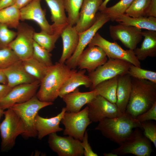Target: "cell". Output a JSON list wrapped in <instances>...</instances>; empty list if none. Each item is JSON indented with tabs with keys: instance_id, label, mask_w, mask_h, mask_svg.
Instances as JSON below:
<instances>
[{
	"instance_id": "4316f807",
	"label": "cell",
	"mask_w": 156,
	"mask_h": 156,
	"mask_svg": "<svg viewBox=\"0 0 156 156\" xmlns=\"http://www.w3.org/2000/svg\"><path fill=\"white\" fill-rule=\"evenodd\" d=\"M114 21L141 29L156 31V17L153 16L133 17L124 14L116 17Z\"/></svg>"
},
{
	"instance_id": "ba28073f",
	"label": "cell",
	"mask_w": 156,
	"mask_h": 156,
	"mask_svg": "<svg viewBox=\"0 0 156 156\" xmlns=\"http://www.w3.org/2000/svg\"><path fill=\"white\" fill-rule=\"evenodd\" d=\"M131 64L124 60L109 59L103 64L88 73V76L92 83L90 89H94L98 84L102 81L127 74Z\"/></svg>"
},
{
	"instance_id": "d590c367",
	"label": "cell",
	"mask_w": 156,
	"mask_h": 156,
	"mask_svg": "<svg viewBox=\"0 0 156 156\" xmlns=\"http://www.w3.org/2000/svg\"><path fill=\"white\" fill-rule=\"evenodd\" d=\"M127 74L131 77L139 79L146 80L156 83V72L141 68L131 64Z\"/></svg>"
},
{
	"instance_id": "3957f363",
	"label": "cell",
	"mask_w": 156,
	"mask_h": 156,
	"mask_svg": "<svg viewBox=\"0 0 156 156\" xmlns=\"http://www.w3.org/2000/svg\"><path fill=\"white\" fill-rule=\"evenodd\" d=\"M142 129L141 122L129 113L125 112L113 118H105L99 122L95 129L119 145L129 136L133 129Z\"/></svg>"
},
{
	"instance_id": "484cf974",
	"label": "cell",
	"mask_w": 156,
	"mask_h": 156,
	"mask_svg": "<svg viewBox=\"0 0 156 156\" xmlns=\"http://www.w3.org/2000/svg\"><path fill=\"white\" fill-rule=\"evenodd\" d=\"M51 13L52 25L55 31L68 25L63 0H44Z\"/></svg>"
},
{
	"instance_id": "7c38bea8",
	"label": "cell",
	"mask_w": 156,
	"mask_h": 156,
	"mask_svg": "<svg viewBox=\"0 0 156 156\" xmlns=\"http://www.w3.org/2000/svg\"><path fill=\"white\" fill-rule=\"evenodd\" d=\"M50 148L59 156H82L83 149L81 141L69 135L62 136L54 133L49 135Z\"/></svg>"
},
{
	"instance_id": "836d02e7",
	"label": "cell",
	"mask_w": 156,
	"mask_h": 156,
	"mask_svg": "<svg viewBox=\"0 0 156 156\" xmlns=\"http://www.w3.org/2000/svg\"><path fill=\"white\" fill-rule=\"evenodd\" d=\"M134 0H121L115 5L106 7L101 11L107 15L110 20L114 21L117 16L124 14Z\"/></svg>"
},
{
	"instance_id": "9c48e42d",
	"label": "cell",
	"mask_w": 156,
	"mask_h": 156,
	"mask_svg": "<svg viewBox=\"0 0 156 156\" xmlns=\"http://www.w3.org/2000/svg\"><path fill=\"white\" fill-rule=\"evenodd\" d=\"M61 122L65 127L64 135L71 136L81 141L87 128L92 122L88 116L87 106L78 112H66Z\"/></svg>"
},
{
	"instance_id": "8d00e7d4",
	"label": "cell",
	"mask_w": 156,
	"mask_h": 156,
	"mask_svg": "<svg viewBox=\"0 0 156 156\" xmlns=\"http://www.w3.org/2000/svg\"><path fill=\"white\" fill-rule=\"evenodd\" d=\"M20 60L9 47L0 49V68L4 69Z\"/></svg>"
},
{
	"instance_id": "e0dca14e",
	"label": "cell",
	"mask_w": 156,
	"mask_h": 156,
	"mask_svg": "<svg viewBox=\"0 0 156 156\" xmlns=\"http://www.w3.org/2000/svg\"><path fill=\"white\" fill-rule=\"evenodd\" d=\"M88 46L79 56L77 67L80 70L85 69L90 73L105 64L107 59L105 53L100 47Z\"/></svg>"
},
{
	"instance_id": "8fae6325",
	"label": "cell",
	"mask_w": 156,
	"mask_h": 156,
	"mask_svg": "<svg viewBox=\"0 0 156 156\" xmlns=\"http://www.w3.org/2000/svg\"><path fill=\"white\" fill-rule=\"evenodd\" d=\"M110 20L106 14L100 11L97 13L96 20L89 28L79 33L78 44L75 52L65 62V64L71 69H75L79 57L94 37L97 31Z\"/></svg>"
},
{
	"instance_id": "4dcf8cb0",
	"label": "cell",
	"mask_w": 156,
	"mask_h": 156,
	"mask_svg": "<svg viewBox=\"0 0 156 156\" xmlns=\"http://www.w3.org/2000/svg\"><path fill=\"white\" fill-rule=\"evenodd\" d=\"M22 62L26 71L40 81L44 77L49 67L43 65L32 57Z\"/></svg>"
},
{
	"instance_id": "52a82bcc",
	"label": "cell",
	"mask_w": 156,
	"mask_h": 156,
	"mask_svg": "<svg viewBox=\"0 0 156 156\" xmlns=\"http://www.w3.org/2000/svg\"><path fill=\"white\" fill-rule=\"evenodd\" d=\"M16 29V36L9 44L8 47L20 60L23 61L32 57L35 31L32 26L24 23H20Z\"/></svg>"
},
{
	"instance_id": "7402d4cb",
	"label": "cell",
	"mask_w": 156,
	"mask_h": 156,
	"mask_svg": "<svg viewBox=\"0 0 156 156\" xmlns=\"http://www.w3.org/2000/svg\"><path fill=\"white\" fill-rule=\"evenodd\" d=\"M60 36L62 40L63 48L58 62L65 63L77 49L79 40V32L75 25L71 26L68 24L63 29Z\"/></svg>"
},
{
	"instance_id": "30bf717a",
	"label": "cell",
	"mask_w": 156,
	"mask_h": 156,
	"mask_svg": "<svg viewBox=\"0 0 156 156\" xmlns=\"http://www.w3.org/2000/svg\"><path fill=\"white\" fill-rule=\"evenodd\" d=\"M88 45L96 46L102 48L109 59H117L128 62L141 67L140 61L135 56L133 50H125L117 42H110L97 33Z\"/></svg>"
},
{
	"instance_id": "d4e9b609",
	"label": "cell",
	"mask_w": 156,
	"mask_h": 156,
	"mask_svg": "<svg viewBox=\"0 0 156 156\" xmlns=\"http://www.w3.org/2000/svg\"><path fill=\"white\" fill-rule=\"evenodd\" d=\"M142 34L144 38L141 47L133 50L140 61L144 60L148 57L156 56V31L148 30L142 31Z\"/></svg>"
},
{
	"instance_id": "f546056e",
	"label": "cell",
	"mask_w": 156,
	"mask_h": 156,
	"mask_svg": "<svg viewBox=\"0 0 156 156\" xmlns=\"http://www.w3.org/2000/svg\"><path fill=\"white\" fill-rule=\"evenodd\" d=\"M20 20V9L14 5L0 10V23L16 29Z\"/></svg>"
},
{
	"instance_id": "d6a6232c",
	"label": "cell",
	"mask_w": 156,
	"mask_h": 156,
	"mask_svg": "<svg viewBox=\"0 0 156 156\" xmlns=\"http://www.w3.org/2000/svg\"><path fill=\"white\" fill-rule=\"evenodd\" d=\"M84 0H63L65 10L68 14V24L74 26L77 23L80 10Z\"/></svg>"
},
{
	"instance_id": "1f68e13d",
	"label": "cell",
	"mask_w": 156,
	"mask_h": 156,
	"mask_svg": "<svg viewBox=\"0 0 156 156\" xmlns=\"http://www.w3.org/2000/svg\"><path fill=\"white\" fill-rule=\"evenodd\" d=\"M151 0H134L125 14L133 17L147 16Z\"/></svg>"
},
{
	"instance_id": "f35d334b",
	"label": "cell",
	"mask_w": 156,
	"mask_h": 156,
	"mask_svg": "<svg viewBox=\"0 0 156 156\" xmlns=\"http://www.w3.org/2000/svg\"><path fill=\"white\" fill-rule=\"evenodd\" d=\"M143 134L153 144L156 148V125L155 123L149 121L141 122Z\"/></svg>"
},
{
	"instance_id": "ffe728a7",
	"label": "cell",
	"mask_w": 156,
	"mask_h": 156,
	"mask_svg": "<svg viewBox=\"0 0 156 156\" xmlns=\"http://www.w3.org/2000/svg\"><path fill=\"white\" fill-rule=\"evenodd\" d=\"M98 95L95 89L89 92H81L77 88L64 95L62 98L66 105V112H77L80 111L83 106L90 102Z\"/></svg>"
},
{
	"instance_id": "83f0119b",
	"label": "cell",
	"mask_w": 156,
	"mask_h": 156,
	"mask_svg": "<svg viewBox=\"0 0 156 156\" xmlns=\"http://www.w3.org/2000/svg\"><path fill=\"white\" fill-rule=\"evenodd\" d=\"M117 76L98 84L94 89L98 94L110 102L116 103L118 77Z\"/></svg>"
},
{
	"instance_id": "ac0fdd59",
	"label": "cell",
	"mask_w": 156,
	"mask_h": 156,
	"mask_svg": "<svg viewBox=\"0 0 156 156\" xmlns=\"http://www.w3.org/2000/svg\"><path fill=\"white\" fill-rule=\"evenodd\" d=\"M103 0H84L80 11L78 21L75 25L79 32L90 27L95 22L96 14Z\"/></svg>"
},
{
	"instance_id": "2e32d148",
	"label": "cell",
	"mask_w": 156,
	"mask_h": 156,
	"mask_svg": "<svg viewBox=\"0 0 156 156\" xmlns=\"http://www.w3.org/2000/svg\"><path fill=\"white\" fill-rule=\"evenodd\" d=\"M41 0H33L29 3L20 9V20L33 21L39 25L41 31L52 34L55 31L46 17L45 9H42Z\"/></svg>"
},
{
	"instance_id": "bcb514c9",
	"label": "cell",
	"mask_w": 156,
	"mask_h": 156,
	"mask_svg": "<svg viewBox=\"0 0 156 156\" xmlns=\"http://www.w3.org/2000/svg\"><path fill=\"white\" fill-rule=\"evenodd\" d=\"M0 83L7 84V80L3 69L0 68Z\"/></svg>"
},
{
	"instance_id": "d6986e66",
	"label": "cell",
	"mask_w": 156,
	"mask_h": 156,
	"mask_svg": "<svg viewBox=\"0 0 156 156\" xmlns=\"http://www.w3.org/2000/svg\"><path fill=\"white\" fill-rule=\"evenodd\" d=\"M66 112L65 107H63L56 116L49 118L42 117L37 114L35 120V127L38 139L41 140L50 134L62 131L60 124Z\"/></svg>"
},
{
	"instance_id": "277c9868",
	"label": "cell",
	"mask_w": 156,
	"mask_h": 156,
	"mask_svg": "<svg viewBox=\"0 0 156 156\" xmlns=\"http://www.w3.org/2000/svg\"><path fill=\"white\" fill-rule=\"evenodd\" d=\"M3 115L4 119L0 124L1 150L7 152L13 147L17 137L25 133V128L22 120L11 108L4 111Z\"/></svg>"
},
{
	"instance_id": "4fadbf2b",
	"label": "cell",
	"mask_w": 156,
	"mask_h": 156,
	"mask_svg": "<svg viewBox=\"0 0 156 156\" xmlns=\"http://www.w3.org/2000/svg\"><path fill=\"white\" fill-rule=\"evenodd\" d=\"M40 81L36 80L29 83L17 85L12 88L8 94L0 101V107L3 110L13 105L25 102L36 95Z\"/></svg>"
},
{
	"instance_id": "7dc6e473",
	"label": "cell",
	"mask_w": 156,
	"mask_h": 156,
	"mask_svg": "<svg viewBox=\"0 0 156 156\" xmlns=\"http://www.w3.org/2000/svg\"><path fill=\"white\" fill-rule=\"evenodd\" d=\"M110 0H104L103 3L100 6L99 10L100 11H102L105 8L107 7V5L108 2Z\"/></svg>"
},
{
	"instance_id": "e575fe53",
	"label": "cell",
	"mask_w": 156,
	"mask_h": 156,
	"mask_svg": "<svg viewBox=\"0 0 156 156\" xmlns=\"http://www.w3.org/2000/svg\"><path fill=\"white\" fill-rule=\"evenodd\" d=\"M52 55L45 48L40 46L34 40L32 57L45 66L49 67L52 66Z\"/></svg>"
},
{
	"instance_id": "b9f144b4",
	"label": "cell",
	"mask_w": 156,
	"mask_h": 156,
	"mask_svg": "<svg viewBox=\"0 0 156 156\" xmlns=\"http://www.w3.org/2000/svg\"><path fill=\"white\" fill-rule=\"evenodd\" d=\"M12 88L7 84L0 83V101L5 97Z\"/></svg>"
},
{
	"instance_id": "5b68a950",
	"label": "cell",
	"mask_w": 156,
	"mask_h": 156,
	"mask_svg": "<svg viewBox=\"0 0 156 156\" xmlns=\"http://www.w3.org/2000/svg\"><path fill=\"white\" fill-rule=\"evenodd\" d=\"M53 104V103L41 101L36 95L25 102L15 104L10 107L20 118L25 125V131L22 135L24 138H34L37 136L35 127L36 116L40 110Z\"/></svg>"
},
{
	"instance_id": "60d3db41",
	"label": "cell",
	"mask_w": 156,
	"mask_h": 156,
	"mask_svg": "<svg viewBox=\"0 0 156 156\" xmlns=\"http://www.w3.org/2000/svg\"><path fill=\"white\" fill-rule=\"evenodd\" d=\"M81 145L83 149V155L85 156H97L98 155L92 150L88 142V135L86 131L82 140L81 141Z\"/></svg>"
},
{
	"instance_id": "cb8c5ba5",
	"label": "cell",
	"mask_w": 156,
	"mask_h": 156,
	"mask_svg": "<svg viewBox=\"0 0 156 156\" xmlns=\"http://www.w3.org/2000/svg\"><path fill=\"white\" fill-rule=\"evenodd\" d=\"M132 89L131 77L128 74L119 76L116 104L122 113L126 112Z\"/></svg>"
},
{
	"instance_id": "603a6c76",
	"label": "cell",
	"mask_w": 156,
	"mask_h": 156,
	"mask_svg": "<svg viewBox=\"0 0 156 156\" xmlns=\"http://www.w3.org/2000/svg\"><path fill=\"white\" fill-rule=\"evenodd\" d=\"M86 70H76L70 76L61 88L59 96L62 98L64 95L72 92L79 87L83 86L90 88L92 83L88 75L85 74Z\"/></svg>"
},
{
	"instance_id": "5bb4252c",
	"label": "cell",
	"mask_w": 156,
	"mask_h": 156,
	"mask_svg": "<svg viewBox=\"0 0 156 156\" xmlns=\"http://www.w3.org/2000/svg\"><path fill=\"white\" fill-rule=\"evenodd\" d=\"M87 105L88 116L92 122H99L105 118H115L122 114L116 103L110 102L99 95Z\"/></svg>"
},
{
	"instance_id": "9a60e30c",
	"label": "cell",
	"mask_w": 156,
	"mask_h": 156,
	"mask_svg": "<svg viewBox=\"0 0 156 156\" xmlns=\"http://www.w3.org/2000/svg\"><path fill=\"white\" fill-rule=\"evenodd\" d=\"M110 25L109 29L110 36L114 40H119L126 48L133 50L141 42L142 37L141 29L120 23Z\"/></svg>"
},
{
	"instance_id": "44dd1931",
	"label": "cell",
	"mask_w": 156,
	"mask_h": 156,
	"mask_svg": "<svg viewBox=\"0 0 156 156\" xmlns=\"http://www.w3.org/2000/svg\"><path fill=\"white\" fill-rule=\"evenodd\" d=\"M7 80V85L12 88L17 85L33 82L37 80L25 70L22 61L19 60L3 69Z\"/></svg>"
},
{
	"instance_id": "ee69618b",
	"label": "cell",
	"mask_w": 156,
	"mask_h": 156,
	"mask_svg": "<svg viewBox=\"0 0 156 156\" xmlns=\"http://www.w3.org/2000/svg\"><path fill=\"white\" fill-rule=\"evenodd\" d=\"M33 0H14V5L19 9L25 6Z\"/></svg>"
},
{
	"instance_id": "7a4b0ae2",
	"label": "cell",
	"mask_w": 156,
	"mask_h": 156,
	"mask_svg": "<svg viewBox=\"0 0 156 156\" xmlns=\"http://www.w3.org/2000/svg\"><path fill=\"white\" fill-rule=\"evenodd\" d=\"M132 89L126 112L136 118L156 102V83L131 77Z\"/></svg>"
},
{
	"instance_id": "8992f818",
	"label": "cell",
	"mask_w": 156,
	"mask_h": 156,
	"mask_svg": "<svg viewBox=\"0 0 156 156\" xmlns=\"http://www.w3.org/2000/svg\"><path fill=\"white\" fill-rule=\"evenodd\" d=\"M141 129L139 128H135L120 146L113 150L112 152L118 155L131 154L137 156H150L153 151L152 145Z\"/></svg>"
},
{
	"instance_id": "f1b7e54d",
	"label": "cell",
	"mask_w": 156,
	"mask_h": 156,
	"mask_svg": "<svg viewBox=\"0 0 156 156\" xmlns=\"http://www.w3.org/2000/svg\"><path fill=\"white\" fill-rule=\"evenodd\" d=\"M64 27L56 30L52 34L42 31L39 32H35L33 36L34 40L40 46L51 52L55 48V44L60 36Z\"/></svg>"
},
{
	"instance_id": "ab89813d",
	"label": "cell",
	"mask_w": 156,
	"mask_h": 156,
	"mask_svg": "<svg viewBox=\"0 0 156 156\" xmlns=\"http://www.w3.org/2000/svg\"><path fill=\"white\" fill-rule=\"evenodd\" d=\"M136 118L141 122L150 120H156V102L148 110L138 116Z\"/></svg>"
},
{
	"instance_id": "6da1fadb",
	"label": "cell",
	"mask_w": 156,
	"mask_h": 156,
	"mask_svg": "<svg viewBox=\"0 0 156 156\" xmlns=\"http://www.w3.org/2000/svg\"><path fill=\"white\" fill-rule=\"evenodd\" d=\"M76 70L59 62L49 67L40 81L36 94L37 98L43 102L53 103L59 96L60 90L63 83Z\"/></svg>"
},
{
	"instance_id": "c3c4849f",
	"label": "cell",
	"mask_w": 156,
	"mask_h": 156,
	"mask_svg": "<svg viewBox=\"0 0 156 156\" xmlns=\"http://www.w3.org/2000/svg\"><path fill=\"white\" fill-rule=\"evenodd\" d=\"M103 155L105 156H118V155L116 154L112 153V152L110 153H104Z\"/></svg>"
},
{
	"instance_id": "74e56055",
	"label": "cell",
	"mask_w": 156,
	"mask_h": 156,
	"mask_svg": "<svg viewBox=\"0 0 156 156\" xmlns=\"http://www.w3.org/2000/svg\"><path fill=\"white\" fill-rule=\"evenodd\" d=\"M6 25L0 23V49L8 47L16 36V32L9 29Z\"/></svg>"
},
{
	"instance_id": "f6af8a7d",
	"label": "cell",
	"mask_w": 156,
	"mask_h": 156,
	"mask_svg": "<svg viewBox=\"0 0 156 156\" xmlns=\"http://www.w3.org/2000/svg\"><path fill=\"white\" fill-rule=\"evenodd\" d=\"M14 0H0V10L14 5Z\"/></svg>"
},
{
	"instance_id": "7bdbcfd3",
	"label": "cell",
	"mask_w": 156,
	"mask_h": 156,
	"mask_svg": "<svg viewBox=\"0 0 156 156\" xmlns=\"http://www.w3.org/2000/svg\"><path fill=\"white\" fill-rule=\"evenodd\" d=\"M156 17V0H151L150 8L147 16Z\"/></svg>"
},
{
	"instance_id": "681fc988",
	"label": "cell",
	"mask_w": 156,
	"mask_h": 156,
	"mask_svg": "<svg viewBox=\"0 0 156 156\" xmlns=\"http://www.w3.org/2000/svg\"><path fill=\"white\" fill-rule=\"evenodd\" d=\"M4 112V110L2 109L0 107V120L1 117L3 115Z\"/></svg>"
}]
</instances>
